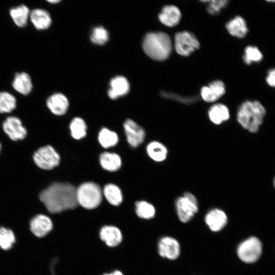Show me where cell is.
I'll use <instances>...</instances> for the list:
<instances>
[{"label":"cell","instance_id":"4316f807","mask_svg":"<svg viewBox=\"0 0 275 275\" xmlns=\"http://www.w3.org/2000/svg\"><path fill=\"white\" fill-rule=\"evenodd\" d=\"M17 106L15 97L7 91L0 92V114L10 113Z\"/></svg>","mask_w":275,"mask_h":275},{"label":"cell","instance_id":"83f0119b","mask_svg":"<svg viewBox=\"0 0 275 275\" xmlns=\"http://www.w3.org/2000/svg\"><path fill=\"white\" fill-rule=\"evenodd\" d=\"M98 141L103 148H108L117 145L119 138L115 132L103 128L99 133Z\"/></svg>","mask_w":275,"mask_h":275},{"label":"cell","instance_id":"3957f363","mask_svg":"<svg viewBox=\"0 0 275 275\" xmlns=\"http://www.w3.org/2000/svg\"><path fill=\"white\" fill-rule=\"evenodd\" d=\"M143 49L150 58L157 61L166 60L170 55L172 45L170 36L163 32H151L145 36Z\"/></svg>","mask_w":275,"mask_h":275},{"label":"cell","instance_id":"d6986e66","mask_svg":"<svg viewBox=\"0 0 275 275\" xmlns=\"http://www.w3.org/2000/svg\"><path fill=\"white\" fill-rule=\"evenodd\" d=\"M110 86L111 88L108 91V95L113 99L127 94L130 88L127 79L122 76H118L113 78L111 80Z\"/></svg>","mask_w":275,"mask_h":275},{"label":"cell","instance_id":"ffe728a7","mask_svg":"<svg viewBox=\"0 0 275 275\" xmlns=\"http://www.w3.org/2000/svg\"><path fill=\"white\" fill-rule=\"evenodd\" d=\"M208 118L215 125H220L228 120L230 117L229 108L222 103H216L212 105L208 110Z\"/></svg>","mask_w":275,"mask_h":275},{"label":"cell","instance_id":"f35d334b","mask_svg":"<svg viewBox=\"0 0 275 275\" xmlns=\"http://www.w3.org/2000/svg\"><path fill=\"white\" fill-rule=\"evenodd\" d=\"M273 185L274 187L275 188V177H274L273 180Z\"/></svg>","mask_w":275,"mask_h":275},{"label":"cell","instance_id":"cb8c5ba5","mask_svg":"<svg viewBox=\"0 0 275 275\" xmlns=\"http://www.w3.org/2000/svg\"><path fill=\"white\" fill-rule=\"evenodd\" d=\"M226 27L231 35L239 38L244 37L248 32L245 20L239 16L235 17L228 22Z\"/></svg>","mask_w":275,"mask_h":275},{"label":"cell","instance_id":"ba28073f","mask_svg":"<svg viewBox=\"0 0 275 275\" xmlns=\"http://www.w3.org/2000/svg\"><path fill=\"white\" fill-rule=\"evenodd\" d=\"M174 45L177 52L182 56H187L199 47L196 37L187 31L178 32L175 35Z\"/></svg>","mask_w":275,"mask_h":275},{"label":"cell","instance_id":"d6a6232c","mask_svg":"<svg viewBox=\"0 0 275 275\" xmlns=\"http://www.w3.org/2000/svg\"><path fill=\"white\" fill-rule=\"evenodd\" d=\"M90 38L93 43L102 45L107 41L108 33L103 27L98 26L93 29Z\"/></svg>","mask_w":275,"mask_h":275},{"label":"cell","instance_id":"ab89813d","mask_svg":"<svg viewBox=\"0 0 275 275\" xmlns=\"http://www.w3.org/2000/svg\"><path fill=\"white\" fill-rule=\"evenodd\" d=\"M1 147H2V146H1V144L0 143V152H1Z\"/></svg>","mask_w":275,"mask_h":275},{"label":"cell","instance_id":"7a4b0ae2","mask_svg":"<svg viewBox=\"0 0 275 275\" xmlns=\"http://www.w3.org/2000/svg\"><path fill=\"white\" fill-rule=\"evenodd\" d=\"M266 109L258 100H246L239 106L236 114L237 121L244 129L256 133L262 124Z\"/></svg>","mask_w":275,"mask_h":275},{"label":"cell","instance_id":"52a82bcc","mask_svg":"<svg viewBox=\"0 0 275 275\" xmlns=\"http://www.w3.org/2000/svg\"><path fill=\"white\" fill-rule=\"evenodd\" d=\"M33 159L37 166L42 170H50L58 166L60 157L50 145H46L38 149L33 154Z\"/></svg>","mask_w":275,"mask_h":275},{"label":"cell","instance_id":"8d00e7d4","mask_svg":"<svg viewBox=\"0 0 275 275\" xmlns=\"http://www.w3.org/2000/svg\"><path fill=\"white\" fill-rule=\"evenodd\" d=\"M104 275H123V274L121 271L119 270H116L110 273H105Z\"/></svg>","mask_w":275,"mask_h":275},{"label":"cell","instance_id":"d4e9b609","mask_svg":"<svg viewBox=\"0 0 275 275\" xmlns=\"http://www.w3.org/2000/svg\"><path fill=\"white\" fill-rule=\"evenodd\" d=\"M99 162L104 170L110 172L118 170L122 164L121 159L118 154L108 152L100 154Z\"/></svg>","mask_w":275,"mask_h":275},{"label":"cell","instance_id":"9a60e30c","mask_svg":"<svg viewBox=\"0 0 275 275\" xmlns=\"http://www.w3.org/2000/svg\"><path fill=\"white\" fill-rule=\"evenodd\" d=\"M46 105L50 112L56 115H63L67 112L69 102L67 97L62 93H54L46 100Z\"/></svg>","mask_w":275,"mask_h":275},{"label":"cell","instance_id":"4dcf8cb0","mask_svg":"<svg viewBox=\"0 0 275 275\" xmlns=\"http://www.w3.org/2000/svg\"><path fill=\"white\" fill-rule=\"evenodd\" d=\"M262 58V52L256 46H248L245 48L243 59L246 64L250 65L254 62H259Z\"/></svg>","mask_w":275,"mask_h":275},{"label":"cell","instance_id":"7c38bea8","mask_svg":"<svg viewBox=\"0 0 275 275\" xmlns=\"http://www.w3.org/2000/svg\"><path fill=\"white\" fill-rule=\"evenodd\" d=\"M227 221L226 213L218 208L211 209L205 217L206 224L213 232H218L224 228L227 223Z\"/></svg>","mask_w":275,"mask_h":275},{"label":"cell","instance_id":"e575fe53","mask_svg":"<svg viewBox=\"0 0 275 275\" xmlns=\"http://www.w3.org/2000/svg\"><path fill=\"white\" fill-rule=\"evenodd\" d=\"M162 95L165 98H170L171 99H174L175 100H177L179 101H181L182 102L186 103H192L193 102L196 101L197 99V98L195 97H181L180 96L176 95L171 93L165 92H162Z\"/></svg>","mask_w":275,"mask_h":275},{"label":"cell","instance_id":"836d02e7","mask_svg":"<svg viewBox=\"0 0 275 275\" xmlns=\"http://www.w3.org/2000/svg\"><path fill=\"white\" fill-rule=\"evenodd\" d=\"M207 2L208 3L207 11L212 15L218 14L228 3L227 0H212L207 1Z\"/></svg>","mask_w":275,"mask_h":275},{"label":"cell","instance_id":"44dd1931","mask_svg":"<svg viewBox=\"0 0 275 275\" xmlns=\"http://www.w3.org/2000/svg\"><path fill=\"white\" fill-rule=\"evenodd\" d=\"M100 238L109 246L118 245L122 241V235L120 230L112 226L103 227L100 232Z\"/></svg>","mask_w":275,"mask_h":275},{"label":"cell","instance_id":"9c48e42d","mask_svg":"<svg viewBox=\"0 0 275 275\" xmlns=\"http://www.w3.org/2000/svg\"><path fill=\"white\" fill-rule=\"evenodd\" d=\"M2 127L5 133L13 141L23 140L27 135L26 129L17 117H7L3 123Z\"/></svg>","mask_w":275,"mask_h":275},{"label":"cell","instance_id":"7402d4cb","mask_svg":"<svg viewBox=\"0 0 275 275\" xmlns=\"http://www.w3.org/2000/svg\"><path fill=\"white\" fill-rule=\"evenodd\" d=\"M146 151L149 157L157 162L164 161L168 154L166 146L162 143L156 141H152L147 145Z\"/></svg>","mask_w":275,"mask_h":275},{"label":"cell","instance_id":"4fadbf2b","mask_svg":"<svg viewBox=\"0 0 275 275\" xmlns=\"http://www.w3.org/2000/svg\"><path fill=\"white\" fill-rule=\"evenodd\" d=\"M225 93V86L223 81L215 80L201 90L202 98L206 102H213L219 99Z\"/></svg>","mask_w":275,"mask_h":275},{"label":"cell","instance_id":"f1b7e54d","mask_svg":"<svg viewBox=\"0 0 275 275\" xmlns=\"http://www.w3.org/2000/svg\"><path fill=\"white\" fill-rule=\"evenodd\" d=\"M70 129L72 136L76 140L84 138L87 134V126L84 120L79 117L74 118L70 123Z\"/></svg>","mask_w":275,"mask_h":275},{"label":"cell","instance_id":"5b68a950","mask_svg":"<svg viewBox=\"0 0 275 275\" xmlns=\"http://www.w3.org/2000/svg\"><path fill=\"white\" fill-rule=\"evenodd\" d=\"M175 207L178 217L183 223L188 222L198 211L197 199L189 192L184 193L176 199Z\"/></svg>","mask_w":275,"mask_h":275},{"label":"cell","instance_id":"603a6c76","mask_svg":"<svg viewBox=\"0 0 275 275\" xmlns=\"http://www.w3.org/2000/svg\"><path fill=\"white\" fill-rule=\"evenodd\" d=\"M9 14L14 24L19 28H23L28 23L30 11L25 5L22 4L11 8Z\"/></svg>","mask_w":275,"mask_h":275},{"label":"cell","instance_id":"8992f818","mask_svg":"<svg viewBox=\"0 0 275 275\" xmlns=\"http://www.w3.org/2000/svg\"><path fill=\"white\" fill-rule=\"evenodd\" d=\"M262 251L261 241L256 237H251L238 246L237 255L243 262L252 263L256 262L260 258Z\"/></svg>","mask_w":275,"mask_h":275},{"label":"cell","instance_id":"8fae6325","mask_svg":"<svg viewBox=\"0 0 275 275\" xmlns=\"http://www.w3.org/2000/svg\"><path fill=\"white\" fill-rule=\"evenodd\" d=\"M180 252L179 243L175 239L167 236L160 239L158 243V252L162 257L175 260L179 257Z\"/></svg>","mask_w":275,"mask_h":275},{"label":"cell","instance_id":"6da1fadb","mask_svg":"<svg viewBox=\"0 0 275 275\" xmlns=\"http://www.w3.org/2000/svg\"><path fill=\"white\" fill-rule=\"evenodd\" d=\"M39 199L52 213L73 209L78 205L76 188L67 183L52 184L41 192Z\"/></svg>","mask_w":275,"mask_h":275},{"label":"cell","instance_id":"f546056e","mask_svg":"<svg viewBox=\"0 0 275 275\" xmlns=\"http://www.w3.org/2000/svg\"><path fill=\"white\" fill-rule=\"evenodd\" d=\"M135 211L139 217L147 219L153 218L155 214L154 206L145 201H139L135 203Z\"/></svg>","mask_w":275,"mask_h":275},{"label":"cell","instance_id":"ac0fdd59","mask_svg":"<svg viewBox=\"0 0 275 275\" xmlns=\"http://www.w3.org/2000/svg\"><path fill=\"white\" fill-rule=\"evenodd\" d=\"M29 19L35 29L38 30L47 29L51 23L49 13L43 9L36 8L31 11Z\"/></svg>","mask_w":275,"mask_h":275},{"label":"cell","instance_id":"e0dca14e","mask_svg":"<svg viewBox=\"0 0 275 275\" xmlns=\"http://www.w3.org/2000/svg\"><path fill=\"white\" fill-rule=\"evenodd\" d=\"M12 85L16 92L23 95H29L33 89V83L31 76L25 72L15 73Z\"/></svg>","mask_w":275,"mask_h":275},{"label":"cell","instance_id":"5bb4252c","mask_svg":"<svg viewBox=\"0 0 275 275\" xmlns=\"http://www.w3.org/2000/svg\"><path fill=\"white\" fill-rule=\"evenodd\" d=\"M52 228V223L46 215L39 214L31 221L30 229L36 236L41 237L45 236Z\"/></svg>","mask_w":275,"mask_h":275},{"label":"cell","instance_id":"277c9868","mask_svg":"<svg viewBox=\"0 0 275 275\" xmlns=\"http://www.w3.org/2000/svg\"><path fill=\"white\" fill-rule=\"evenodd\" d=\"M78 204L86 209L98 207L102 201V193L100 186L93 182L81 184L76 188Z\"/></svg>","mask_w":275,"mask_h":275},{"label":"cell","instance_id":"484cf974","mask_svg":"<svg viewBox=\"0 0 275 275\" xmlns=\"http://www.w3.org/2000/svg\"><path fill=\"white\" fill-rule=\"evenodd\" d=\"M103 195L112 205L118 206L123 201L122 193L120 188L114 184L105 185L103 190Z\"/></svg>","mask_w":275,"mask_h":275},{"label":"cell","instance_id":"d590c367","mask_svg":"<svg viewBox=\"0 0 275 275\" xmlns=\"http://www.w3.org/2000/svg\"><path fill=\"white\" fill-rule=\"evenodd\" d=\"M266 81L269 86L275 88V68L268 71Z\"/></svg>","mask_w":275,"mask_h":275},{"label":"cell","instance_id":"1f68e13d","mask_svg":"<svg viewBox=\"0 0 275 275\" xmlns=\"http://www.w3.org/2000/svg\"><path fill=\"white\" fill-rule=\"evenodd\" d=\"M15 241V235L11 230L0 228V247L2 249H10Z\"/></svg>","mask_w":275,"mask_h":275},{"label":"cell","instance_id":"2e32d148","mask_svg":"<svg viewBox=\"0 0 275 275\" xmlns=\"http://www.w3.org/2000/svg\"><path fill=\"white\" fill-rule=\"evenodd\" d=\"M181 16V12L177 7L174 5H167L162 9L159 14L158 18L163 24L172 27L179 22Z\"/></svg>","mask_w":275,"mask_h":275},{"label":"cell","instance_id":"30bf717a","mask_svg":"<svg viewBox=\"0 0 275 275\" xmlns=\"http://www.w3.org/2000/svg\"><path fill=\"white\" fill-rule=\"evenodd\" d=\"M123 126L127 142L132 147H138L143 143L145 132L141 126L131 119L126 120Z\"/></svg>","mask_w":275,"mask_h":275},{"label":"cell","instance_id":"74e56055","mask_svg":"<svg viewBox=\"0 0 275 275\" xmlns=\"http://www.w3.org/2000/svg\"><path fill=\"white\" fill-rule=\"evenodd\" d=\"M48 2L51 4H54L60 2V1L58 0H51V1H48Z\"/></svg>","mask_w":275,"mask_h":275}]
</instances>
